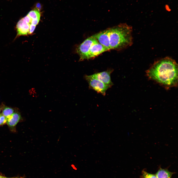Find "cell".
<instances>
[{"label":"cell","instance_id":"1","mask_svg":"<svg viewBox=\"0 0 178 178\" xmlns=\"http://www.w3.org/2000/svg\"><path fill=\"white\" fill-rule=\"evenodd\" d=\"M146 75L169 89L178 85V65L175 61L166 57L155 62L146 71Z\"/></svg>","mask_w":178,"mask_h":178},{"label":"cell","instance_id":"2","mask_svg":"<svg viewBox=\"0 0 178 178\" xmlns=\"http://www.w3.org/2000/svg\"><path fill=\"white\" fill-rule=\"evenodd\" d=\"M110 29L111 49L120 50L132 44V28L131 26L126 23H121Z\"/></svg>","mask_w":178,"mask_h":178},{"label":"cell","instance_id":"3","mask_svg":"<svg viewBox=\"0 0 178 178\" xmlns=\"http://www.w3.org/2000/svg\"><path fill=\"white\" fill-rule=\"evenodd\" d=\"M84 77L88 82L90 88L104 96L105 95L107 90L111 87L100 80L91 77L90 75H85Z\"/></svg>","mask_w":178,"mask_h":178},{"label":"cell","instance_id":"4","mask_svg":"<svg viewBox=\"0 0 178 178\" xmlns=\"http://www.w3.org/2000/svg\"><path fill=\"white\" fill-rule=\"evenodd\" d=\"M97 41L92 36L85 40L78 46L76 51L80 56V61L85 60L91 47Z\"/></svg>","mask_w":178,"mask_h":178},{"label":"cell","instance_id":"5","mask_svg":"<svg viewBox=\"0 0 178 178\" xmlns=\"http://www.w3.org/2000/svg\"><path fill=\"white\" fill-rule=\"evenodd\" d=\"M110 28H109L92 36L99 43L108 50L111 49L110 44Z\"/></svg>","mask_w":178,"mask_h":178},{"label":"cell","instance_id":"6","mask_svg":"<svg viewBox=\"0 0 178 178\" xmlns=\"http://www.w3.org/2000/svg\"><path fill=\"white\" fill-rule=\"evenodd\" d=\"M113 69H109L104 71L95 73L90 76L101 81L106 85L111 87L113 85L111 77Z\"/></svg>","mask_w":178,"mask_h":178},{"label":"cell","instance_id":"7","mask_svg":"<svg viewBox=\"0 0 178 178\" xmlns=\"http://www.w3.org/2000/svg\"><path fill=\"white\" fill-rule=\"evenodd\" d=\"M108 50L106 48L99 43L98 41L91 46L85 59L93 58L102 53Z\"/></svg>","mask_w":178,"mask_h":178},{"label":"cell","instance_id":"8","mask_svg":"<svg viewBox=\"0 0 178 178\" xmlns=\"http://www.w3.org/2000/svg\"><path fill=\"white\" fill-rule=\"evenodd\" d=\"M22 119L20 113L18 111H15L10 116L7 118L6 124L10 131L16 132V125Z\"/></svg>","mask_w":178,"mask_h":178},{"label":"cell","instance_id":"9","mask_svg":"<svg viewBox=\"0 0 178 178\" xmlns=\"http://www.w3.org/2000/svg\"><path fill=\"white\" fill-rule=\"evenodd\" d=\"M173 173L166 169L160 168L155 175L157 178H171Z\"/></svg>","mask_w":178,"mask_h":178},{"label":"cell","instance_id":"10","mask_svg":"<svg viewBox=\"0 0 178 178\" xmlns=\"http://www.w3.org/2000/svg\"><path fill=\"white\" fill-rule=\"evenodd\" d=\"M15 111L14 109L13 108L5 107L3 108L1 113L7 118L10 116Z\"/></svg>","mask_w":178,"mask_h":178},{"label":"cell","instance_id":"11","mask_svg":"<svg viewBox=\"0 0 178 178\" xmlns=\"http://www.w3.org/2000/svg\"><path fill=\"white\" fill-rule=\"evenodd\" d=\"M27 15L32 19H40L41 16L40 11L36 9L30 11Z\"/></svg>","mask_w":178,"mask_h":178},{"label":"cell","instance_id":"12","mask_svg":"<svg viewBox=\"0 0 178 178\" xmlns=\"http://www.w3.org/2000/svg\"><path fill=\"white\" fill-rule=\"evenodd\" d=\"M142 175L143 178H157L155 175L148 173L144 170L142 172Z\"/></svg>","mask_w":178,"mask_h":178},{"label":"cell","instance_id":"13","mask_svg":"<svg viewBox=\"0 0 178 178\" xmlns=\"http://www.w3.org/2000/svg\"><path fill=\"white\" fill-rule=\"evenodd\" d=\"M7 118L1 113L0 114V126H2L6 124Z\"/></svg>","mask_w":178,"mask_h":178},{"label":"cell","instance_id":"14","mask_svg":"<svg viewBox=\"0 0 178 178\" xmlns=\"http://www.w3.org/2000/svg\"><path fill=\"white\" fill-rule=\"evenodd\" d=\"M36 26L32 24L30 25L29 29V34H31L33 32Z\"/></svg>","mask_w":178,"mask_h":178},{"label":"cell","instance_id":"15","mask_svg":"<svg viewBox=\"0 0 178 178\" xmlns=\"http://www.w3.org/2000/svg\"><path fill=\"white\" fill-rule=\"evenodd\" d=\"M165 10L168 11L169 12L171 10V9L170 8L169 5L167 4H166L165 5Z\"/></svg>","mask_w":178,"mask_h":178},{"label":"cell","instance_id":"16","mask_svg":"<svg viewBox=\"0 0 178 178\" xmlns=\"http://www.w3.org/2000/svg\"><path fill=\"white\" fill-rule=\"evenodd\" d=\"M36 9L39 11L40 10L41 8V6L40 4L39 3H37L36 5Z\"/></svg>","mask_w":178,"mask_h":178},{"label":"cell","instance_id":"17","mask_svg":"<svg viewBox=\"0 0 178 178\" xmlns=\"http://www.w3.org/2000/svg\"><path fill=\"white\" fill-rule=\"evenodd\" d=\"M0 178H9L5 177L0 176Z\"/></svg>","mask_w":178,"mask_h":178},{"label":"cell","instance_id":"18","mask_svg":"<svg viewBox=\"0 0 178 178\" xmlns=\"http://www.w3.org/2000/svg\"><path fill=\"white\" fill-rule=\"evenodd\" d=\"M14 178H24L22 177H16Z\"/></svg>","mask_w":178,"mask_h":178},{"label":"cell","instance_id":"19","mask_svg":"<svg viewBox=\"0 0 178 178\" xmlns=\"http://www.w3.org/2000/svg\"><path fill=\"white\" fill-rule=\"evenodd\" d=\"M1 109L0 108V113L1 112Z\"/></svg>","mask_w":178,"mask_h":178}]
</instances>
